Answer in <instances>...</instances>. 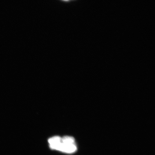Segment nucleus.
I'll return each instance as SVG.
<instances>
[{"label": "nucleus", "mask_w": 155, "mask_h": 155, "mask_svg": "<svg viewBox=\"0 0 155 155\" xmlns=\"http://www.w3.org/2000/svg\"><path fill=\"white\" fill-rule=\"evenodd\" d=\"M77 150V145L73 137L65 136L61 137L58 151L70 154L74 153Z\"/></svg>", "instance_id": "obj_1"}, {"label": "nucleus", "mask_w": 155, "mask_h": 155, "mask_svg": "<svg viewBox=\"0 0 155 155\" xmlns=\"http://www.w3.org/2000/svg\"><path fill=\"white\" fill-rule=\"evenodd\" d=\"M61 140V137L59 136H55L48 139L50 148L52 150H58Z\"/></svg>", "instance_id": "obj_2"}]
</instances>
